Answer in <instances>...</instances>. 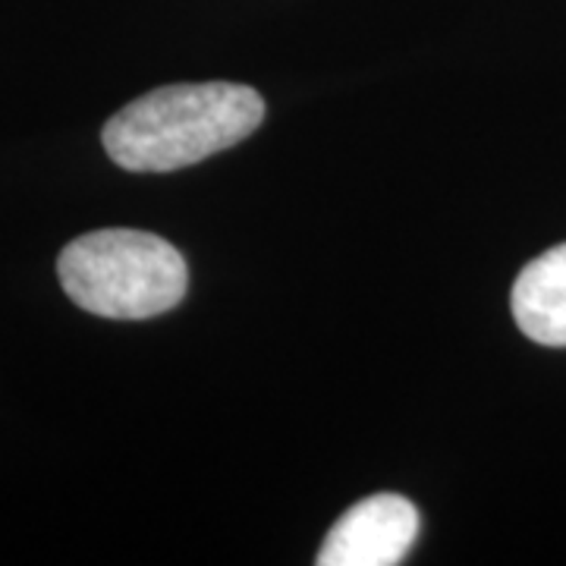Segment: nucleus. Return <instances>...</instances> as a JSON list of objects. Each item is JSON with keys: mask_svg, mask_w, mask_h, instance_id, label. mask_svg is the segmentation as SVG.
<instances>
[{"mask_svg": "<svg viewBox=\"0 0 566 566\" xmlns=\"http://www.w3.org/2000/svg\"><path fill=\"white\" fill-rule=\"evenodd\" d=\"M262 120V95L249 85H164L117 111L104 123L102 142L129 174H170L249 139Z\"/></svg>", "mask_w": 566, "mask_h": 566, "instance_id": "obj_1", "label": "nucleus"}, {"mask_svg": "<svg viewBox=\"0 0 566 566\" xmlns=\"http://www.w3.org/2000/svg\"><path fill=\"white\" fill-rule=\"evenodd\" d=\"M57 277L73 303L117 322H145L177 308L189 268L177 245L145 230H95L66 245Z\"/></svg>", "mask_w": 566, "mask_h": 566, "instance_id": "obj_2", "label": "nucleus"}, {"mask_svg": "<svg viewBox=\"0 0 566 566\" xmlns=\"http://www.w3.org/2000/svg\"><path fill=\"white\" fill-rule=\"evenodd\" d=\"M419 535V513L400 494H371L331 526L318 566H394Z\"/></svg>", "mask_w": 566, "mask_h": 566, "instance_id": "obj_3", "label": "nucleus"}, {"mask_svg": "<svg viewBox=\"0 0 566 566\" xmlns=\"http://www.w3.org/2000/svg\"><path fill=\"white\" fill-rule=\"evenodd\" d=\"M510 308L528 340L566 346V243L528 262L510 293Z\"/></svg>", "mask_w": 566, "mask_h": 566, "instance_id": "obj_4", "label": "nucleus"}]
</instances>
